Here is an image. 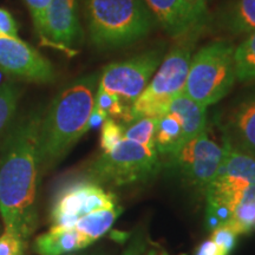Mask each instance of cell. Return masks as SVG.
Masks as SVG:
<instances>
[{
    "label": "cell",
    "mask_w": 255,
    "mask_h": 255,
    "mask_svg": "<svg viewBox=\"0 0 255 255\" xmlns=\"http://www.w3.org/2000/svg\"><path fill=\"white\" fill-rule=\"evenodd\" d=\"M43 109L17 116L0 144V214L4 229L27 241L38 225L39 129Z\"/></svg>",
    "instance_id": "cell-1"
},
{
    "label": "cell",
    "mask_w": 255,
    "mask_h": 255,
    "mask_svg": "<svg viewBox=\"0 0 255 255\" xmlns=\"http://www.w3.org/2000/svg\"><path fill=\"white\" fill-rule=\"evenodd\" d=\"M100 73L84 75L64 87L44 111L39 129V168L47 173L63 161L91 128Z\"/></svg>",
    "instance_id": "cell-2"
},
{
    "label": "cell",
    "mask_w": 255,
    "mask_h": 255,
    "mask_svg": "<svg viewBox=\"0 0 255 255\" xmlns=\"http://www.w3.org/2000/svg\"><path fill=\"white\" fill-rule=\"evenodd\" d=\"M85 15L92 44L102 50L137 43L156 25L144 0H85Z\"/></svg>",
    "instance_id": "cell-3"
},
{
    "label": "cell",
    "mask_w": 255,
    "mask_h": 255,
    "mask_svg": "<svg viewBox=\"0 0 255 255\" xmlns=\"http://www.w3.org/2000/svg\"><path fill=\"white\" fill-rule=\"evenodd\" d=\"M234 50L228 40L201 47L191 56L183 94L205 108L223 100L237 82Z\"/></svg>",
    "instance_id": "cell-4"
},
{
    "label": "cell",
    "mask_w": 255,
    "mask_h": 255,
    "mask_svg": "<svg viewBox=\"0 0 255 255\" xmlns=\"http://www.w3.org/2000/svg\"><path fill=\"white\" fill-rule=\"evenodd\" d=\"M161 168V157L155 146L123 138L110 151H101L85 173L87 178L102 187H126L151 180Z\"/></svg>",
    "instance_id": "cell-5"
},
{
    "label": "cell",
    "mask_w": 255,
    "mask_h": 255,
    "mask_svg": "<svg viewBox=\"0 0 255 255\" xmlns=\"http://www.w3.org/2000/svg\"><path fill=\"white\" fill-rule=\"evenodd\" d=\"M191 50L190 38L184 39L164 56L149 84L130 107V122L142 117L158 119L167 113L174 98L183 94Z\"/></svg>",
    "instance_id": "cell-6"
},
{
    "label": "cell",
    "mask_w": 255,
    "mask_h": 255,
    "mask_svg": "<svg viewBox=\"0 0 255 255\" xmlns=\"http://www.w3.org/2000/svg\"><path fill=\"white\" fill-rule=\"evenodd\" d=\"M163 58L164 51L159 47L111 63L100 73L98 88L117 95L124 103L131 107L149 84Z\"/></svg>",
    "instance_id": "cell-7"
},
{
    "label": "cell",
    "mask_w": 255,
    "mask_h": 255,
    "mask_svg": "<svg viewBox=\"0 0 255 255\" xmlns=\"http://www.w3.org/2000/svg\"><path fill=\"white\" fill-rule=\"evenodd\" d=\"M222 154V145L218 144L206 129L184 143L168 162L188 186L205 193L219 173Z\"/></svg>",
    "instance_id": "cell-8"
},
{
    "label": "cell",
    "mask_w": 255,
    "mask_h": 255,
    "mask_svg": "<svg viewBox=\"0 0 255 255\" xmlns=\"http://www.w3.org/2000/svg\"><path fill=\"white\" fill-rule=\"evenodd\" d=\"M116 206L117 197L104 187L89 178L75 181L57 193L51 206L50 221L53 227H72L83 216Z\"/></svg>",
    "instance_id": "cell-9"
},
{
    "label": "cell",
    "mask_w": 255,
    "mask_h": 255,
    "mask_svg": "<svg viewBox=\"0 0 255 255\" xmlns=\"http://www.w3.org/2000/svg\"><path fill=\"white\" fill-rule=\"evenodd\" d=\"M0 71L11 78L47 84L57 77L52 63L19 37L0 34Z\"/></svg>",
    "instance_id": "cell-10"
},
{
    "label": "cell",
    "mask_w": 255,
    "mask_h": 255,
    "mask_svg": "<svg viewBox=\"0 0 255 255\" xmlns=\"http://www.w3.org/2000/svg\"><path fill=\"white\" fill-rule=\"evenodd\" d=\"M156 23L174 39H190L205 26L208 9L189 0H144Z\"/></svg>",
    "instance_id": "cell-11"
},
{
    "label": "cell",
    "mask_w": 255,
    "mask_h": 255,
    "mask_svg": "<svg viewBox=\"0 0 255 255\" xmlns=\"http://www.w3.org/2000/svg\"><path fill=\"white\" fill-rule=\"evenodd\" d=\"M82 36L77 0H51L38 36L40 43L73 55L76 53L73 46L82 39Z\"/></svg>",
    "instance_id": "cell-12"
},
{
    "label": "cell",
    "mask_w": 255,
    "mask_h": 255,
    "mask_svg": "<svg viewBox=\"0 0 255 255\" xmlns=\"http://www.w3.org/2000/svg\"><path fill=\"white\" fill-rule=\"evenodd\" d=\"M223 136L238 149L255 156V92L233 105L223 127Z\"/></svg>",
    "instance_id": "cell-13"
},
{
    "label": "cell",
    "mask_w": 255,
    "mask_h": 255,
    "mask_svg": "<svg viewBox=\"0 0 255 255\" xmlns=\"http://www.w3.org/2000/svg\"><path fill=\"white\" fill-rule=\"evenodd\" d=\"M94 244L75 227H53L34 239V253L38 255H69L77 253Z\"/></svg>",
    "instance_id": "cell-14"
},
{
    "label": "cell",
    "mask_w": 255,
    "mask_h": 255,
    "mask_svg": "<svg viewBox=\"0 0 255 255\" xmlns=\"http://www.w3.org/2000/svg\"><path fill=\"white\" fill-rule=\"evenodd\" d=\"M222 161L216 176L255 184V156L238 149L225 136H222Z\"/></svg>",
    "instance_id": "cell-15"
},
{
    "label": "cell",
    "mask_w": 255,
    "mask_h": 255,
    "mask_svg": "<svg viewBox=\"0 0 255 255\" xmlns=\"http://www.w3.org/2000/svg\"><path fill=\"white\" fill-rule=\"evenodd\" d=\"M167 111L173 113L180 120L183 129L184 141H189L208 129L207 124V108L202 107L184 94L178 95L169 104Z\"/></svg>",
    "instance_id": "cell-16"
},
{
    "label": "cell",
    "mask_w": 255,
    "mask_h": 255,
    "mask_svg": "<svg viewBox=\"0 0 255 255\" xmlns=\"http://www.w3.org/2000/svg\"><path fill=\"white\" fill-rule=\"evenodd\" d=\"M184 143L186 141L180 120L170 111L158 117L155 132V148L159 157L167 159L171 157Z\"/></svg>",
    "instance_id": "cell-17"
},
{
    "label": "cell",
    "mask_w": 255,
    "mask_h": 255,
    "mask_svg": "<svg viewBox=\"0 0 255 255\" xmlns=\"http://www.w3.org/2000/svg\"><path fill=\"white\" fill-rule=\"evenodd\" d=\"M222 27L232 34L255 30V0H233L222 14Z\"/></svg>",
    "instance_id": "cell-18"
},
{
    "label": "cell",
    "mask_w": 255,
    "mask_h": 255,
    "mask_svg": "<svg viewBox=\"0 0 255 255\" xmlns=\"http://www.w3.org/2000/svg\"><path fill=\"white\" fill-rule=\"evenodd\" d=\"M122 212L123 208L120 205L114 208L98 210V212L90 213L78 219L73 223L72 227H75L79 233L95 242L98 239L103 238L110 231Z\"/></svg>",
    "instance_id": "cell-19"
},
{
    "label": "cell",
    "mask_w": 255,
    "mask_h": 255,
    "mask_svg": "<svg viewBox=\"0 0 255 255\" xmlns=\"http://www.w3.org/2000/svg\"><path fill=\"white\" fill-rule=\"evenodd\" d=\"M226 226L232 228L239 237L253 231L255 227V184L248 186L244 190L232 219Z\"/></svg>",
    "instance_id": "cell-20"
},
{
    "label": "cell",
    "mask_w": 255,
    "mask_h": 255,
    "mask_svg": "<svg viewBox=\"0 0 255 255\" xmlns=\"http://www.w3.org/2000/svg\"><path fill=\"white\" fill-rule=\"evenodd\" d=\"M234 62L237 81L255 83V30L235 46Z\"/></svg>",
    "instance_id": "cell-21"
},
{
    "label": "cell",
    "mask_w": 255,
    "mask_h": 255,
    "mask_svg": "<svg viewBox=\"0 0 255 255\" xmlns=\"http://www.w3.org/2000/svg\"><path fill=\"white\" fill-rule=\"evenodd\" d=\"M210 232V238L196 248L195 255H231L238 244L237 233L226 225Z\"/></svg>",
    "instance_id": "cell-22"
},
{
    "label": "cell",
    "mask_w": 255,
    "mask_h": 255,
    "mask_svg": "<svg viewBox=\"0 0 255 255\" xmlns=\"http://www.w3.org/2000/svg\"><path fill=\"white\" fill-rule=\"evenodd\" d=\"M21 90L13 81H4L0 84V136H4L17 117Z\"/></svg>",
    "instance_id": "cell-23"
},
{
    "label": "cell",
    "mask_w": 255,
    "mask_h": 255,
    "mask_svg": "<svg viewBox=\"0 0 255 255\" xmlns=\"http://www.w3.org/2000/svg\"><path fill=\"white\" fill-rule=\"evenodd\" d=\"M158 119L154 117H142L131 122L122 124L124 138L137 142L139 144L155 146V132Z\"/></svg>",
    "instance_id": "cell-24"
},
{
    "label": "cell",
    "mask_w": 255,
    "mask_h": 255,
    "mask_svg": "<svg viewBox=\"0 0 255 255\" xmlns=\"http://www.w3.org/2000/svg\"><path fill=\"white\" fill-rule=\"evenodd\" d=\"M124 138L123 126L113 119H107L101 127L102 152L110 151Z\"/></svg>",
    "instance_id": "cell-25"
},
{
    "label": "cell",
    "mask_w": 255,
    "mask_h": 255,
    "mask_svg": "<svg viewBox=\"0 0 255 255\" xmlns=\"http://www.w3.org/2000/svg\"><path fill=\"white\" fill-rule=\"evenodd\" d=\"M26 242L15 233L4 229L0 234V255H25Z\"/></svg>",
    "instance_id": "cell-26"
},
{
    "label": "cell",
    "mask_w": 255,
    "mask_h": 255,
    "mask_svg": "<svg viewBox=\"0 0 255 255\" xmlns=\"http://www.w3.org/2000/svg\"><path fill=\"white\" fill-rule=\"evenodd\" d=\"M50 1L51 0H25L38 36H39L41 27H43L44 15H45V11L50 4Z\"/></svg>",
    "instance_id": "cell-27"
},
{
    "label": "cell",
    "mask_w": 255,
    "mask_h": 255,
    "mask_svg": "<svg viewBox=\"0 0 255 255\" xmlns=\"http://www.w3.org/2000/svg\"><path fill=\"white\" fill-rule=\"evenodd\" d=\"M149 238L146 237L145 233L143 231L136 232L130 239L129 244L123 252L122 255H142L144 252L146 244H148Z\"/></svg>",
    "instance_id": "cell-28"
},
{
    "label": "cell",
    "mask_w": 255,
    "mask_h": 255,
    "mask_svg": "<svg viewBox=\"0 0 255 255\" xmlns=\"http://www.w3.org/2000/svg\"><path fill=\"white\" fill-rule=\"evenodd\" d=\"M0 34L18 37L17 21L11 12L2 7H0Z\"/></svg>",
    "instance_id": "cell-29"
},
{
    "label": "cell",
    "mask_w": 255,
    "mask_h": 255,
    "mask_svg": "<svg viewBox=\"0 0 255 255\" xmlns=\"http://www.w3.org/2000/svg\"><path fill=\"white\" fill-rule=\"evenodd\" d=\"M142 255H169V253L162 245L148 240V244H146V247Z\"/></svg>",
    "instance_id": "cell-30"
},
{
    "label": "cell",
    "mask_w": 255,
    "mask_h": 255,
    "mask_svg": "<svg viewBox=\"0 0 255 255\" xmlns=\"http://www.w3.org/2000/svg\"><path fill=\"white\" fill-rule=\"evenodd\" d=\"M69 255H104V254L100 253V252H90V253H81V252H77V253L69 254Z\"/></svg>",
    "instance_id": "cell-31"
},
{
    "label": "cell",
    "mask_w": 255,
    "mask_h": 255,
    "mask_svg": "<svg viewBox=\"0 0 255 255\" xmlns=\"http://www.w3.org/2000/svg\"><path fill=\"white\" fill-rule=\"evenodd\" d=\"M254 229H255V227H254Z\"/></svg>",
    "instance_id": "cell-32"
}]
</instances>
